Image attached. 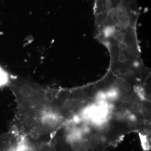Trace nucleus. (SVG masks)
I'll list each match as a JSON object with an SVG mask.
<instances>
[{
	"label": "nucleus",
	"instance_id": "nucleus-3",
	"mask_svg": "<svg viewBox=\"0 0 151 151\" xmlns=\"http://www.w3.org/2000/svg\"><path fill=\"white\" fill-rule=\"evenodd\" d=\"M11 76L0 66V87L8 86Z\"/></svg>",
	"mask_w": 151,
	"mask_h": 151
},
{
	"label": "nucleus",
	"instance_id": "nucleus-4",
	"mask_svg": "<svg viewBox=\"0 0 151 151\" xmlns=\"http://www.w3.org/2000/svg\"><path fill=\"white\" fill-rule=\"evenodd\" d=\"M127 123L131 127H134L138 124V119L136 117L134 114H131L127 119Z\"/></svg>",
	"mask_w": 151,
	"mask_h": 151
},
{
	"label": "nucleus",
	"instance_id": "nucleus-9",
	"mask_svg": "<svg viewBox=\"0 0 151 151\" xmlns=\"http://www.w3.org/2000/svg\"><path fill=\"white\" fill-rule=\"evenodd\" d=\"M95 128L97 131H100L103 128V125L101 123H97L95 125Z\"/></svg>",
	"mask_w": 151,
	"mask_h": 151
},
{
	"label": "nucleus",
	"instance_id": "nucleus-8",
	"mask_svg": "<svg viewBox=\"0 0 151 151\" xmlns=\"http://www.w3.org/2000/svg\"><path fill=\"white\" fill-rule=\"evenodd\" d=\"M123 88L125 91H129L132 89V85L130 83L125 82L123 85Z\"/></svg>",
	"mask_w": 151,
	"mask_h": 151
},
{
	"label": "nucleus",
	"instance_id": "nucleus-1",
	"mask_svg": "<svg viewBox=\"0 0 151 151\" xmlns=\"http://www.w3.org/2000/svg\"><path fill=\"white\" fill-rule=\"evenodd\" d=\"M17 103L15 127L24 137L53 139L57 123L55 91L26 79L11 76L8 86Z\"/></svg>",
	"mask_w": 151,
	"mask_h": 151
},
{
	"label": "nucleus",
	"instance_id": "nucleus-11",
	"mask_svg": "<svg viewBox=\"0 0 151 151\" xmlns=\"http://www.w3.org/2000/svg\"><path fill=\"white\" fill-rule=\"evenodd\" d=\"M0 151H2L1 150H0Z\"/></svg>",
	"mask_w": 151,
	"mask_h": 151
},
{
	"label": "nucleus",
	"instance_id": "nucleus-10",
	"mask_svg": "<svg viewBox=\"0 0 151 151\" xmlns=\"http://www.w3.org/2000/svg\"><path fill=\"white\" fill-rule=\"evenodd\" d=\"M103 129L105 132H108L110 129V126L109 124L105 125L104 126H103Z\"/></svg>",
	"mask_w": 151,
	"mask_h": 151
},
{
	"label": "nucleus",
	"instance_id": "nucleus-6",
	"mask_svg": "<svg viewBox=\"0 0 151 151\" xmlns=\"http://www.w3.org/2000/svg\"><path fill=\"white\" fill-rule=\"evenodd\" d=\"M71 147L73 150L79 151L81 148V143L78 141H73L71 143Z\"/></svg>",
	"mask_w": 151,
	"mask_h": 151
},
{
	"label": "nucleus",
	"instance_id": "nucleus-2",
	"mask_svg": "<svg viewBox=\"0 0 151 151\" xmlns=\"http://www.w3.org/2000/svg\"><path fill=\"white\" fill-rule=\"evenodd\" d=\"M124 0H94V8H101L121 2Z\"/></svg>",
	"mask_w": 151,
	"mask_h": 151
},
{
	"label": "nucleus",
	"instance_id": "nucleus-7",
	"mask_svg": "<svg viewBox=\"0 0 151 151\" xmlns=\"http://www.w3.org/2000/svg\"><path fill=\"white\" fill-rule=\"evenodd\" d=\"M91 143L88 140L86 139L83 140L81 143V147L85 150H87L90 148Z\"/></svg>",
	"mask_w": 151,
	"mask_h": 151
},
{
	"label": "nucleus",
	"instance_id": "nucleus-5",
	"mask_svg": "<svg viewBox=\"0 0 151 151\" xmlns=\"http://www.w3.org/2000/svg\"><path fill=\"white\" fill-rule=\"evenodd\" d=\"M143 107L142 105L139 103H135L132 105V109L135 113H139L142 110Z\"/></svg>",
	"mask_w": 151,
	"mask_h": 151
}]
</instances>
